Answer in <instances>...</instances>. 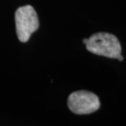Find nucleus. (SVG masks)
Instances as JSON below:
<instances>
[{
  "label": "nucleus",
  "instance_id": "nucleus-1",
  "mask_svg": "<svg viewBox=\"0 0 126 126\" xmlns=\"http://www.w3.org/2000/svg\"><path fill=\"white\" fill-rule=\"evenodd\" d=\"M86 49L92 53L117 59L122 54V46L116 36L109 33H96L87 39Z\"/></svg>",
  "mask_w": 126,
  "mask_h": 126
},
{
  "label": "nucleus",
  "instance_id": "nucleus-2",
  "mask_svg": "<svg viewBox=\"0 0 126 126\" xmlns=\"http://www.w3.org/2000/svg\"><path fill=\"white\" fill-rule=\"evenodd\" d=\"M16 33L21 42H27L31 35L38 29L39 22L35 9L30 6L19 8L15 12Z\"/></svg>",
  "mask_w": 126,
  "mask_h": 126
},
{
  "label": "nucleus",
  "instance_id": "nucleus-3",
  "mask_svg": "<svg viewBox=\"0 0 126 126\" xmlns=\"http://www.w3.org/2000/svg\"><path fill=\"white\" fill-rule=\"evenodd\" d=\"M69 109L75 114L84 115L97 111L100 108L98 96L88 91H77L68 96Z\"/></svg>",
  "mask_w": 126,
  "mask_h": 126
},
{
  "label": "nucleus",
  "instance_id": "nucleus-4",
  "mask_svg": "<svg viewBox=\"0 0 126 126\" xmlns=\"http://www.w3.org/2000/svg\"><path fill=\"white\" fill-rule=\"evenodd\" d=\"M118 60H119V61H122V60H123V56H122V54H121V55H119V57H118Z\"/></svg>",
  "mask_w": 126,
  "mask_h": 126
},
{
  "label": "nucleus",
  "instance_id": "nucleus-5",
  "mask_svg": "<svg viewBox=\"0 0 126 126\" xmlns=\"http://www.w3.org/2000/svg\"><path fill=\"white\" fill-rule=\"evenodd\" d=\"M82 42H83L84 44H86V42H87V38H84V39H83V41H82Z\"/></svg>",
  "mask_w": 126,
  "mask_h": 126
}]
</instances>
